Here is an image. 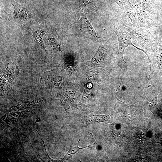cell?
Returning <instances> with one entry per match:
<instances>
[{"label":"cell","mask_w":162,"mask_h":162,"mask_svg":"<svg viewBox=\"0 0 162 162\" xmlns=\"http://www.w3.org/2000/svg\"><path fill=\"white\" fill-rule=\"evenodd\" d=\"M98 49L92 59L88 61V66L93 68H105L114 58L112 45L107 37L99 40Z\"/></svg>","instance_id":"6da1fadb"},{"label":"cell","mask_w":162,"mask_h":162,"mask_svg":"<svg viewBox=\"0 0 162 162\" xmlns=\"http://www.w3.org/2000/svg\"><path fill=\"white\" fill-rule=\"evenodd\" d=\"M114 31L117 36L118 40V49L117 58L118 64L120 66L123 67L124 68L126 66V63L124 59V51L126 48L130 45L133 46L145 53L148 58L150 64H152L149 52L143 49L136 47L132 44L133 38L131 32H129L127 31L126 30L125 27L122 24L116 27Z\"/></svg>","instance_id":"7a4b0ae2"},{"label":"cell","mask_w":162,"mask_h":162,"mask_svg":"<svg viewBox=\"0 0 162 162\" xmlns=\"http://www.w3.org/2000/svg\"><path fill=\"white\" fill-rule=\"evenodd\" d=\"M79 88L76 85L68 83L61 87L58 94L57 100L67 112L76 107L74 103L75 96Z\"/></svg>","instance_id":"3957f363"},{"label":"cell","mask_w":162,"mask_h":162,"mask_svg":"<svg viewBox=\"0 0 162 162\" xmlns=\"http://www.w3.org/2000/svg\"><path fill=\"white\" fill-rule=\"evenodd\" d=\"M131 32L133 40L136 43L141 45L147 52L152 48L153 40L148 28L138 25Z\"/></svg>","instance_id":"277c9868"},{"label":"cell","mask_w":162,"mask_h":162,"mask_svg":"<svg viewBox=\"0 0 162 162\" xmlns=\"http://www.w3.org/2000/svg\"><path fill=\"white\" fill-rule=\"evenodd\" d=\"M12 4L14 11L11 16L16 22L21 24H24L30 20L32 14L29 11L23 4L13 0Z\"/></svg>","instance_id":"5b68a950"},{"label":"cell","mask_w":162,"mask_h":162,"mask_svg":"<svg viewBox=\"0 0 162 162\" xmlns=\"http://www.w3.org/2000/svg\"><path fill=\"white\" fill-rule=\"evenodd\" d=\"M122 21V24L125 27L131 30L139 25L136 10L131 4L125 7Z\"/></svg>","instance_id":"8992f818"},{"label":"cell","mask_w":162,"mask_h":162,"mask_svg":"<svg viewBox=\"0 0 162 162\" xmlns=\"http://www.w3.org/2000/svg\"><path fill=\"white\" fill-rule=\"evenodd\" d=\"M80 23L82 30L86 34L96 39L100 40L102 38L97 35L95 29L87 19L86 14L82 16L80 20Z\"/></svg>","instance_id":"52a82bcc"},{"label":"cell","mask_w":162,"mask_h":162,"mask_svg":"<svg viewBox=\"0 0 162 162\" xmlns=\"http://www.w3.org/2000/svg\"><path fill=\"white\" fill-rule=\"evenodd\" d=\"M84 118L87 124L101 122L107 124L112 123L113 121L112 115L110 114L103 115L92 114L85 116Z\"/></svg>","instance_id":"ba28073f"},{"label":"cell","mask_w":162,"mask_h":162,"mask_svg":"<svg viewBox=\"0 0 162 162\" xmlns=\"http://www.w3.org/2000/svg\"><path fill=\"white\" fill-rule=\"evenodd\" d=\"M98 0H75L73 5L74 9L80 15L83 14L85 7L88 5L96 2Z\"/></svg>","instance_id":"9c48e42d"},{"label":"cell","mask_w":162,"mask_h":162,"mask_svg":"<svg viewBox=\"0 0 162 162\" xmlns=\"http://www.w3.org/2000/svg\"><path fill=\"white\" fill-rule=\"evenodd\" d=\"M84 91L82 98L79 103L80 105L87 104L93 99L94 97V94L91 91L92 86H89L86 84H84Z\"/></svg>","instance_id":"30bf717a"},{"label":"cell","mask_w":162,"mask_h":162,"mask_svg":"<svg viewBox=\"0 0 162 162\" xmlns=\"http://www.w3.org/2000/svg\"><path fill=\"white\" fill-rule=\"evenodd\" d=\"M32 36L34 40L43 49H45L43 38L46 33L45 31L42 28H36L32 30Z\"/></svg>","instance_id":"8fae6325"},{"label":"cell","mask_w":162,"mask_h":162,"mask_svg":"<svg viewBox=\"0 0 162 162\" xmlns=\"http://www.w3.org/2000/svg\"><path fill=\"white\" fill-rule=\"evenodd\" d=\"M47 38L50 45L55 52L61 53L62 52L60 44L52 34H47Z\"/></svg>","instance_id":"7c38bea8"},{"label":"cell","mask_w":162,"mask_h":162,"mask_svg":"<svg viewBox=\"0 0 162 162\" xmlns=\"http://www.w3.org/2000/svg\"><path fill=\"white\" fill-rule=\"evenodd\" d=\"M88 147H90L89 145L82 148H79L78 145L76 146H70V148L67 154L60 161H62L68 160L76 153L80 150Z\"/></svg>","instance_id":"4fadbf2b"},{"label":"cell","mask_w":162,"mask_h":162,"mask_svg":"<svg viewBox=\"0 0 162 162\" xmlns=\"http://www.w3.org/2000/svg\"><path fill=\"white\" fill-rule=\"evenodd\" d=\"M157 96L154 98L149 104V110L153 113L155 118L158 115L160 110L158 108Z\"/></svg>","instance_id":"5bb4252c"},{"label":"cell","mask_w":162,"mask_h":162,"mask_svg":"<svg viewBox=\"0 0 162 162\" xmlns=\"http://www.w3.org/2000/svg\"><path fill=\"white\" fill-rule=\"evenodd\" d=\"M88 138L90 143V147L98 148V145L95 141L93 135L91 133H88Z\"/></svg>","instance_id":"9a60e30c"},{"label":"cell","mask_w":162,"mask_h":162,"mask_svg":"<svg viewBox=\"0 0 162 162\" xmlns=\"http://www.w3.org/2000/svg\"><path fill=\"white\" fill-rule=\"evenodd\" d=\"M122 8H124V6L128 0H114Z\"/></svg>","instance_id":"2e32d148"}]
</instances>
